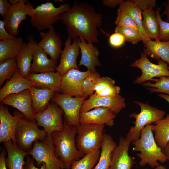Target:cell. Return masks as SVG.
Returning <instances> with one entry per match:
<instances>
[{
    "label": "cell",
    "instance_id": "cell-8",
    "mask_svg": "<svg viewBox=\"0 0 169 169\" xmlns=\"http://www.w3.org/2000/svg\"><path fill=\"white\" fill-rule=\"evenodd\" d=\"M38 166L45 164L46 169H65L63 162L56 156L51 135L48 134L43 141H37L29 151Z\"/></svg>",
    "mask_w": 169,
    "mask_h": 169
},
{
    "label": "cell",
    "instance_id": "cell-7",
    "mask_svg": "<svg viewBox=\"0 0 169 169\" xmlns=\"http://www.w3.org/2000/svg\"><path fill=\"white\" fill-rule=\"evenodd\" d=\"M134 102L140 106L141 111L138 114L133 113L129 115L130 117L135 119L134 126L131 127L126 135V139L130 142L140 137L141 130L146 126L162 119L166 114L164 111L151 106L148 103Z\"/></svg>",
    "mask_w": 169,
    "mask_h": 169
},
{
    "label": "cell",
    "instance_id": "cell-32",
    "mask_svg": "<svg viewBox=\"0 0 169 169\" xmlns=\"http://www.w3.org/2000/svg\"><path fill=\"white\" fill-rule=\"evenodd\" d=\"M154 138L158 146L161 150L169 141V114L165 118L151 125Z\"/></svg>",
    "mask_w": 169,
    "mask_h": 169
},
{
    "label": "cell",
    "instance_id": "cell-25",
    "mask_svg": "<svg viewBox=\"0 0 169 169\" xmlns=\"http://www.w3.org/2000/svg\"><path fill=\"white\" fill-rule=\"evenodd\" d=\"M33 62L30 73L54 71L57 62L49 59L47 54L38 44L36 41L33 50Z\"/></svg>",
    "mask_w": 169,
    "mask_h": 169
},
{
    "label": "cell",
    "instance_id": "cell-29",
    "mask_svg": "<svg viewBox=\"0 0 169 169\" xmlns=\"http://www.w3.org/2000/svg\"><path fill=\"white\" fill-rule=\"evenodd\" d=\"M152 7L142 11V21L144 29L149 38L158 40L159 26L156 12Z\"/></svg>",
    "mask_w": 169,
    "mask_h": 169
},
{
    "label": "cell",
    "instance_id": "cell-40",
    "mask_svg": "<svg viewBox=\"0 0 169 169\" xmlns=\"http://www.w3.org/2000/svg\"><path fill=\"white\" fill-rule=\"evenodd\" d=\"M162 7L157 8L156 14L158 21L159 30L158 35V40L162 41L169 40V22L163 21L161 18L160 11Z\"/></svg>",
    "mask_w": 169,
    "mask_h": 169
},
{
    "label": "cell",
    "instance_id": "cell-5",
    "mask_svg": "<svg viewBox=\"0 0 169 169\" xmlns=\"http://www.w3.org/2000/svg\"><path fill=\"white\" fill-rule=\"evenodd\" d=\"M70 8L67 3L57 7L51 2L42 3L32 9L30 16L31 25L40 32L49 28L60 20V15Z\"/></svg>",
    "mask_w": 169,
    "mask_h": 169
},
{
    "label": "cell",
    "instance_id": "cell-23",
    "mask_svg": "<svg viewBox=\"0 0 169 169\" xmlns=\"http://www.w3.org/2000/svg\"><path fill=\"white\" fill-rule=\"evenodd\" d=\"M32 86V82L27 78L23 77L18 69L10 79L0 89V101L9 95L30 89Z\"/></svg>",
    "mask_w": 169,
    "mask_h": 169
},
{
    "label": "cell",
    "instance_id": "cell-47",
    "mask_svg": "<svg viewBox=\"0 0 169 169\" xmlns=\"http://www.w3.org/2000/svg\"><path fill=\"white\" fill-rule=\"evenodd\" d=\"M11 5L7 0H0V15L4 18L6 16Z\"/></svg>",
    "mask_w": 169,
    "mask_h": 169
},
{
    "label": "cell",
    "instance_id": "cell-36",
    "mask_svg": "<svg viewBox=\"0 0 169 169\" xmlns=\"http://www.w3.org/2000/svg\"><path fill=\"white\" fill-rule=\"evenodd\" d=\"M18 69L16 57L0 63V87Z\"/></svg>",
    "mask_w": 169,
    "mask_h": 169
},
{
    "label": "cell",
    "instance_id": "cell-37",
    "mask_svg": "<svg viewBox=\"0 0 169 169\" xmlns=\"http://www.w3.org/2000/svg\"><path fill=\"white\" fill-rule=\"evenodd\" d=\"M115 23L117 26L130 27L138 31V27L131 15L120 5L117 10V17Z\"/></svg>",
    "mask_w": 169,
    "mask_h": 169
},
{
    "label": "cell",
    "instance_id": "cell-19",
    "mask_svg": "<svg viewBox=\"0 0 169 169\" xmlns=\"http://www.w3.org/2000/svg\"><path fill=\"white\" fill-rule=\"evenodd\" d=\"M48 29L46 32H40L41 40L38 44L49 55L50 59L57 62L62 51V41L56 33L53 26Z\"/></svg>",
    "mask_w": 169,
    "mask_h": 169
},
{
    "label": "cell",
    "instance_id": "cell-43",
    "mask_svg": "<svg viewBox=\"0 0 169 169\" xmlns=\"http://www.w3.org/2000/svg\"><path fill=\"white\" fill-rule=\"evenodd\" d=\"M125 42L124 37L119 33H115L110 36L109 38L110 44L114 48L121 47Z\"/></svg>",
    "mask_w": 169,
    "mask_h": 169
},
{
    "label": "cell",
    "instance_id": "cell-17",
    "mask_svg": "<svg viewBox=\"0 0 169 169\" xmlns=\"http://www.w3.org/2000/svg\"><path fill=\"white\" fill-rule=\"evenodd\" d=\"M130 142L126 138H120L112 151L109 169H131L135 162L128 154Z\"/></svg>",
    "mask_w": 169,
    "mask_h": 169
},
{
    "label": "cell",
    "instance_id": "cell-49",
    "mask_svg": "<svg viewBox=\"0 0 169 169\" xmlns=\"http://www.w3.org/2000/svg\"><path fill=\"white\" fill-rule=\"evenodd\" d=\"M7 153L5 148L2 149L0 154V169H7L5 164V156Z\"/></svg>",
    "mask_w": 169,
    "mask_h": 169
},
{
    "label": "cell",
    "instance_id": "cell-27",
    "mask_svg": "<svg viewBox=\"0 0 169 169\" xmlns=\"http://www.w3.org/2000/svg\"><path fill=\"white\" fill-rule=\"evenodd\" d=\"M144 44L146 48L143 53L147 56L157 61L161 60L169 65V40L153 41L150 39Z\"/></svg>",
    "mask_w": 169,
    "mask_h": 169
},
{
    "label": "cell",
    "instance_id": "cell-33",
    "mask_svg": "<svg viewBox=\"0 0 169 169\" xmlns=\"http://www.w3.org/2000/svg\"><path fill=\"white\" fill-rule=\"evenodd\" d=\"M119 5L122 7L129 13L136 24L143 44L150 40L143 28L142 11L132 0L124 1Z\"/></svg>",
    "mask_w": 169,
    "mask_h": 169
},
{
    "label": "cell",
    "instance_id": "cell-52",
    "mask_svg": "<svg viewBox=\"0 0 169 169\" xmlns=\"http://www.w3.org/2000/svg\"><path fill=\"white\" fill-rule=\"evenodd\" d=\"M160 97L164 99L169 103V95L164 94L161 93L158 95Z\"/></svg>",
    "mask_w": 169,
    "mask_h": 169
},
{
    "label": "cell",
    "instance_id": "cell-28",
    "mask_svg": "<svg viewBox=\"0 0 169 169\" xmlns=\"http://www.w3.org/2000/svg\"><path fill=\"white\" fill-rule=\"evenodd\" d=\"M32 99L33 113H39L47 108L49 101L55 92L47 88H38L32 86L30 89Z\"/></svg>",
    "mask_w": 169,
    "mask_h": 169
},
{
    "label": "cell",
    "instance_id": "cell-44",
    "mask_svg": "<svg viewBox=\"0 0 169 169\" xmlns=\"http://www.w3.org/2000/svg\"><path fill=\"white\" fill-rule=\"evenodd\" d=\"M137 6L142 11L150 7L153 8L156 6V1L155 0H132Z\"/></svg>",
    "mask_w": 169,
    "mask_h": 169
},
{
    "label": "cell",
    "instance_id": "cell-41",
    "mask_svg": "<svg viewBox=\"0 0 169 169\" xmlns=\"http://www.w3.org/2000/svg\"><path fill=\"white\" fill-rule=\"evenodd\" d=\"M115 81L110 77H100L95 84L93 90L97 94L109 86L115 85Z\"/></svg>",
    "mask_w": 169,
    "mask_h": 169
},
{
    "label": "cell",
    "instance_id": "cell-14",
    "mask_svg": "<svg viewBox=\"0 0 169 169\" xmlns=\"http://www.w3.org/2000/svg\"><path fill=\"white\" fill-rule=\"evenodd\" d=\"M91 71H81L72 68L62 77L60 92L61 93L75 97H84L81 89L83 80L90 73Z\"/></svg>",
    "mask_w": 169,
    "mask_h": 169
},
{
    "label": "cell",
    "instance_id": "cell-38",
    "mask_svg": "<svg viewBox=\"0 0 169 169\" xmlns=\"http://www.w3.org/2000/svg\"><path fill=\"white\" fill-rule=\"evenodd\" d=\"M115 31V33L121 34L124 37L125 42H130L133 44H137L142 40L138 31L131 27L116 26Z\"/></svg>",
    "mask_w": 169,
    "mask_h": 169
},
{
    "label": "cell",
    "instance_id": "cell-4",
    "mask_svg": "<svg viewBox=\"0 0 169 169\" xmlns=\"http://www.w3.org/2000/svg\"><path fill=\"white\" fill-rule=\"evenodd\" d=\"M105 125L81 124L76 126L77 149L84 155L101 147L104 139Z\"/></svg>",
    "mask_w": 169,
    "mask_h": 169
},
{
    "label": "cell",
    "instance_id": "cell-26",
    "mask_svg": "<svg viewBox=\"0 0 169 169\" xmlns=\"http://www.w3.org/2000/svg\"><path fill=\"white\" fill-rule=\"evenodd\" d=\"M8 154L5 158L6 167L9 169H23L25 163V157L29 152L21 150L11 141L3 142Z\"/></svg>",
    "mask_w": 169,
    "mask_h": 169
},
{
    "label": "cell",
    "instance_id": "cell-11",
    "mask_svg": "<svg viewBox=\"0 0 169 169\" xmlns=\"http://www.w3.org/2000/svg\"><path fill=\"white\" fill-rule=\"evenodd\" d=\"M167 64L161 60L158 61L156 64L151 63L143 52L141 53L140 58L131 65L136 67L142 71L141 75L134 81L136 84H140L148 81H154V78L161 76L169 77V66Z\"/></svg>",
    "mask_w": 169,
    "mask_h": 169
},
{
    "label": "cell",
    "instance_id": "cell-30",
    "mask_svg": "<svg viewBox=\"0 0 169 169\" xmlns=\"http://www.w3.org/2000/svg\"><path fill=\"white\" fill-rule=\"evenodd\" d=\"M22 37L0 41V63L16 56L23 44Z\"/></svg>",
    "mask_w": 169,
    "mask_h": 169
},
{
    "label": "cell",
    "instance_id": "cell-6",
    "mask_svg": "<svg viewBox=\"0 0 169 169\" xmlns=\"http://www.w3.org/2000/svg\"><path fill=\"white\" fill-rule=\"evenodd\" d=\"M47 135L44 129L41 130L38 128L35 119L30 120L24 117L20 120L16 126L15 145L21 150L29 152L35 141H43Z\"/></svg>",
    "mask_w": 169,
    "mask_h": 169
},
{
    "label": "cell",
    "instance_id": "cell-12",
    "mask_svg": "<svg viewBox=\"0 0 169 169\" xmlns=\"http://www.w3.org/2000/svg\"><path fill=\"white\" fill-rule=\"evenodd\" d=\"M63 111L55 103L49 102L47 108L42 112L34 113L33 117L38 126L44 128L48 134L54 131H62L64 128L62 115Z\"/></svg>",
    "mask_w": 169,
    "mask_h": 169
},
{
    "label": "cell",
    "instance_id": "cell-13",
    "mask_svg": "<svg viewBox=\"0 0 169 169\" xmlns=\"http://www.w3.org/2000/svg\"><path fill=\"white\" fill-rule=\"evenodd\" d=\"M14 116L10 113L8 108L0 105V142L12 140L16 145L15 136L17 125L20 120L25 117L20 112L15 111Z\"/></svg>",
    "mask_w": 169,
    "mask_h": 169
},
{
    "label": "cell",
    "instance_id": "cell-42",
    "mask_svg": "<svg viewBox=\"0 0 169 169\" xmlns=\"http://www.w3.org/2000/svg\"><path fill=\"white\" fill-rule=\"evenodd\" d=\"M120 88L115 85L109 86L98 93L94 94L99 97H114L119 95Z\"/></svg>",
    "mask_w": 169,
    "mask_h": 169
},
{
    "label": "cell",
    "instance_id": "cell-35",
    "mask_svg": "<svg viewBox=\"0 0 169 169\" xmlns=\"http://www.w3.org/2000/svg\"><path fill=\"white\" fill-rule=\"evenodd\" d=\"M154 83L149 82L143 83L150 93H160L169 95V77L161 76L154 79Z\"/></svg>",
    "mask_w": 169,
    "mask_h": 169
},
{
    "label": "cell",
    "instance_id": "cell-3",
    "mask_svg": "<svg viewBox=\"0 0 169 169\" xmlns=\"http://www.w3.org/2000/svg\"><path fill=\"white\" fill-rule=\"evenodd\" d=\"M132 142L134 145L133 150L140 152L136 155L141 159L139 162L141 166H144L148 164L154 168L160 165L158 161L163 163L167 161L155 140L151 125L144 127L140 137Z\"/></svg>",
    "mask_w": 169,
    "mask_h": 169
},
{
    "label": "cell",
    "instance_id": "cell-45",
    "mask_svg": "<svg viewBox=\"0 0 169 169\" xmlns=\"http://www.w3.org/2000/svg\"><path fill=\"white\" fill-rule=\"evenodd\" d=\"M15 36L10 35L7 31L3 21L0 20V41L13 39Z\"/></svg>",
    "mask_w": 169,
    "mask_h": 169
},
{
    "label": "cell",
    "instance_id": "cell-10",
    "mask_svg": "<svg viewBox=\"0 0 169 169\" xmlns=\"http://www.w3.org/2000/svg\"><path fill=\"white\" fill-rule=\"evenodd\" d=\"M26 0H10L11 4L8 12L3 21L6 29L11 35L16 36L19 34L18 27L21 22L30 16L33 6L27 3Z\"/></svg>",
    "mask_w": 169,
    "mask_h": 169
},
{
    "label": "cell",
    "instance_id": "cell-9",
    "mask_svg": "<svg viewBox=\"0 0 169 169\" xmlns=\"http://www.w3.org/2000/svg\"><path fill=\"white\" fill-rule=\"evenodd\" d=\"M87 97H73L55 93L51 100L62 109L64 113V122L68 125L77 126L80 124L79 116L80 110Z\"/></svg>",
    "mask_w": 169,
    "mask_h": 169
},
{
    "label": "cell",
    "instance_id": "cell-22",
    "mask_svg": "<svg viewBox=\"0 0 169 169\" xmlns=\"http://www.w3.org/2000/svg\"><path fill=\"white\" fill-rule=\"evenodd\" d=\"M77 39L81 53V58L78 66L83 65L87 68L88 70L96 71L95 67L101 66L98 58L99 52L97 48L92 43H87L81 38H77Z\"/></svg>",
    "mask_w": 169,
    "mask_h": 169
},
{
    "label": "cell",
    "instance_id": "cell-34",
    "mask_svg": "<svg viewBox=\"0 0 169 169\" xmlns=\"http://www.w3.org/2000/svg\"><path fill=\"white\" fill-rule=\"evenodd\" d=\"M100 153L98 150L85 155L81 159L73 161L70 169H92L98 161Z\"/></svg>",
    "mask_w": 169,
    "mask_h": 169
},
{
    "label": "cell",
    "instance_id": "cell-2",
    "mask_svg": "<svg viewBox=\"0 0 169 169\" xmlns=\"http://www.w3.org/2000/svg\"><path fill=\"white\" fill-rule=\"evenodd\" d=\"M62 131H54L51 133L55 153L64 163L65 169H70L72 162L78 160L84 155L77 149L75 136L76 126L68 125L65 122Z\"/></svg>",
    "mask_w": 169,
    "mask_h": 169
},
{
    "label": "cell",
    "instance_id": "cell-16",
    "mask_svg": "<svg viewBox=\"0 0 169 169\" xmlns=\"http://www.w3.org/2000/svg\"><path fill=\"white\" fill-rule=\"evenodd\" d=\"M80 52L77 39H74L72 44L71 39L68 36L65 42L64 48L61 53L60 63L55 69L61 77L71 69H79L77 60Z\"/></svg>",
    "mask_w": 169,
    "mask_h": 169
},
{
    "label": "cell",
    "instance_id": "cell-24",
    "mask_svg": "<svg viewBox=\"0 0 169 169\" xmlns=\"http://www.w3.org/2000/svg\"><path fill=\"white\" fill-rule=\"evenodd\" d=\"M27 39L28 42L23 43L16 57L18 69L22 75L25 78L30 73L31 62L33 59V50L36 41L32 35L28 36Z\"/></svg>",
    "mask_w": 169,
    "mask_h": 169
},
{
    "label": "cell",
    "instance_id": "cell-31",
    "mask_svg": "<svg viewBox=\"0 0 169 169\" xmlns=\"http://www.w3.org/2000/svg\"><path fill=\"white\" fill-rule=\"evenodd\" d=\"M117 146L112 137L104 133L100 157L98 163L93 169H109L112 151Z\"/></svg>",
    "mask_w": 169,
    "mask_h": 169
},
{
    "label": "cell",
    "instance_id": "cell-50",
    "mask_svg": "<svg viewBox=\"0 0 169 169\" xmlns=\"http://www.w3.org/2000/svg\"><path fill=\"white\" fill-rule=\"evenodd\" d=\"M161 151L166 157L167 160L169 161V141L167 143L165 147L161 149Z\"/></svg>",
    "mask_w": 169,
    "mask_h": 169
},
{
    "label": "cell",
    "instance_id": "cell-39",
    "mask_svg": "<svg viewBox=\"0 0 169 169\" xmlns=\"http://www.w3.org/2000/svg\"><path fill=\"white\" fill-rule=\"evenodd\" d=\"M99 74L96 71H91L90 73L83 80L81 84L83 96L91 95L94 91L93 87L100 77Z\"/></svg>",
    "mask_w": 169,
    "mask_h": 169
},
{
    "label": "cell",
    "instance_id": "cell-51",
    "mask_svg": "<svg viewBox=\"0 0 169 169\" xmlns=\"http://www.w3.org/2000/svg\"><path fill=\"white\" fill-rule=\"evenodd\" d=\"M164 14L166 15V21L169 22V0H168L165 6V9Z\"/></svg>",
    "mask_w": 169,
    "mask_h": 169
},
{
    "label": "cell",
    "instance_id": "cell-46",
    "mask_svg": "<svg viewBox=\"0 0 169 169\" xmlns=\"http://www.w3.org/2000/svg\"><path fill=\"white\" fill-rule=\"evenodd\" d=\"M25 163L23 169H46V166L44 163H43L40 168L36 167L34 165V159L27 155Z\"/></svg>",
    "mask_w": 169,
    "mask_h": 169
},
{
    "label": "cell",
    "instance_id": "cell-1",
    "mask_svg": "<svg viewBox=\"0 0 169 169\" xmlns=\"http://www.w3.org/2000/svg\"><path fill=\"white\" fill-rule=\"evenodd\" d=\"M60 20L66 26L71 40L81 38L91 43H98V28L102 25V14L86 3L74 2L71 8L60 15Z\"/></svg>",
    "mask_w": 169,
    "mask_h": 169
},
{
    "label": "cell",
    "instance_id": "cell-20",
    "mask_svg": "<svg viewBox=\"0 0 169 169\" xmlns=\"http://www.w3.org/2000/svg\"><path fill=\"white\" fill-rule=\"evenodd\" d=\"M115 115L109 108L99 107L91 110L80 113V124H104L111 127L114 124Z\"/></svg>",
    "mask_w": 169,
    "mask_h": 169
},
{
    "label": "cell",
    "instance_id": "cell-15",
    "mask_svg": "<svg viewBox=\"0 0 169 169\" xmlns=\"http://www.w3.org/2000/svg\"><path fill=\"white\" fill-rule=\"evenodd\" d=\"M99 107L107 108L116 115L125 107V100L120 95L114 97H99L93 94L89 99L85 100L80 113L87 112Z\"/></svg>",
    "mask_w": 169,
    "mask_h": 169
},
{
    "label": "cell",
    "instance_id": "cell-21",
    "mask_svg": "<svg viewBox=\"0 0 169 169\" xmlns=\"http://www.w3.org/2000/svg\"><path fill=\"white\" fill-rule=\"evenodd\" d=\"M26 78L32 82L34 87L49 89L55 93L60 92L62 77L57 72L30 73Z\"/></svg>",
    "mask_w": 169,
    "mask_h": 169
},
{
    "label": "cell",
    "instance_id": "cell-18",
    "mask_svg": "<svg viewBox=\"0 0 169 169\" xmlns=\"http://www.w3.org/2000/svg\"><path fill=\"white\" fill-rule=\"evenodd\" d=\"M2 104L14 107L22 113L27 119L33 120L32 99L30 90L28 89L21 93L9 95L1 101Z\"/></svg>",
    "mask_w": 169,
    "mask_h": 169
},
{
    "label": "cell",
    "instance_id": "cell-53",
    "mask_svg": "<svg viewBox=\"0 0 169 169\" xmlns=\"http://www.w3.org/2000/svg\"><path fill=\"white\" fill-rule=\"evenodd\" d=\"M155 169H167L166 166L161 165H159V166L155 167Z\"/></svg>",
    "mask_w": 169,
    "mask_h": 169
},
{
    "label": "cell",
    "instance_id": "cell-48",
    "mask_svg": "<svg viewBox=\"0 0 169 169\" xmlns=\"http://www.w3.org/2000/svg\"><path fill=\"white\" fill-rule=\"evenodd\" d=\"M123 0H104L102 1V4L105 6L110 7H115L118 5H120Z\"/></svg>",
    "mask_w": 169,
    "mask_h": 169
}]
</instances>
